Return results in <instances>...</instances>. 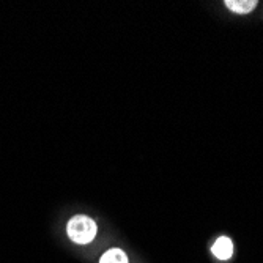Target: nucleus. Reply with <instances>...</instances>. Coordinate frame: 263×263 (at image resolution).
I'll return each mask as SVG.
<instances>
[{
  "label": "nucleus",
  "mask_w": 263,
  "mask_h": 263,
  "mask_svg": "<svg viewBox=\"0 0 263 263\" xmlns=\"http://www.w3.org/2000/svg\"><path fill=\"white\" fill-rule=\"evenodd\" d=\"M214 257H218L221 260H229L233 254V245L229 236H219L216 241H214L211 248Z\"/></svg>",
  "instance_id": "nucleus-2"
},
{
  "label": "nucleus",
  "mask_w": 263,
  "mask_h": 263,
  "mask_svg": "<svg viewBox=\"0 0 263 263\" xmlns=\"http://www.w3.org/2000/svg\"><path fill=\"white\" fill-rule=\"evenodd\" d=\"M66 232L68 236L71 238V241H74L78 245H88L97 236L98 227L97 222L88 216H74L69 219L66 226Z\"/></svg>",
  "instance_id": "nucleus-1"
},
{
  "label": "nucleus",
  "mask_w": 263,
  "mask_h": 263,
  "mask_svg": "<svg viewBox=\"0 0 263 263\" xmlns=\"http://www.w3.org/2000/svg\"><path fill=\"white\" fill-rule=\"evenodd\" d=\"M258 5L257 0H226V7L238 14L251 13Z\"/></svg>",
  "instance_id": "nucleus-3"
},
{
  "label": "nucleus",
  "mask_w": 263,
  "mask_h": 263,
  "mask_svg": "<svg viewBox=\"0 0 263 263\" xmlns=\"http://www.w3.org/2000/svg\"><path fill=\"white\" fill-rule=\"evenodd\" d=\"M100 263H129L126 254L122 251V249H118V248H112L109 249L100 260Z\"/></svg>",
  "instance_id": "nucleus-4"
}]
</instances>
